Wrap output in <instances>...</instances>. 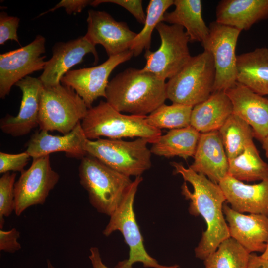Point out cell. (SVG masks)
Instances as JSON below:
<instances>
[{"label":"cell","instance_id":"cell-9","mask_svg":"<svg viewBox=\"0 0 268 268\" xmlns=\"http://www.w3.org/2000/svg\"><path fill=\"white\" fill-rule=\"evenodd\" d=\"M156 29L160 37V46L155 51H145L146 63L142 69L165 81L178 73L191 58L190 40L184 28L178 25L161 22Z\"/></svg>","mask_w":268,"mask_h":268},{"label":"cell","instance_id":"cell-38","mask_svg":"<svg viewBox=\"0 0 268 268\" xmlns=\"http://www.w3.org/2000/svg\"><path fill=\"white\" fill-rule=\"evenodd\" d=\"M89 260L92 268H110L103 262L99 249L96 247H92L90 249Z\"/></svg>","mask_w":268,"mask_h":268},{"label":"cell","instance_id":"cell-39","mask_svg":"<svg viewBox=\"0 0 268 268\" xmlns=\"http://www.w3.org/2000/svg\"><path fill=\"white\" fill-rule=\"evenodd\" d=\"M248 268H268V261L255 253H251Z\"/></svg>","mask_w":268,"mask_h":268},{"label":"cell","instance_id":"cell-31","mask_svg":"<svg viewBox=\"0 0 268 268\" xmlns=\"http://www.w3.org/2000/svg\"><path fill=\"white\" fill-rule=\"evenodd\" d=\"M193 107L180 104H163L146 116V121L151 126L160 130L186 127L190 125Z\"/></svg>","mask_w":268,"mask_h":268},{"label":"cell","instance_id":"cell-16","mask_svg":"<svg viewBox=\"0 0 268 268\" xmlns=\"http://www.w3.org/2000/svg\"><path fill=\"white\" fill-rule=\"evenodd\" d=\"M89 53L98 60L95 46L84 36L67 42L56 43L52 48V56L46 61L43 71L39 77L44 86L50 87L61 83V78L75 65L81 63Z\"/></svg>","mask_w":268,"mask_h":268},{"label":"cell","instance_id":"cell-2","mask_svg":"<svg viewBox=\"0 0 268 268\" xmlns=\"http://www.w3.org/2000/svg\"><path fill=\"white\" fill-rule=\"evenodd\" d=\"M166 83L150 72L129 68L109 82L106 102L120 112L147 116L164 104Z\"/></svg>","mask_w":268,"mask_h":268},{"label":"cell","instance_id":"cell-33","mask_svg":"<svg viewBox=\"0 0 268 268\" xmlns=\"http://www.w3.org/2000/svg\"><path fill=\"white\" fill-rule=\"evenodd\" d=\"M30 158L26 151L18 154L0 152V174L10 171L23 172Z\"/></svg>","mask_w":268,"mask_h":268},{"label":"cell","instance_id":"cell-5","mask_svg":"<svg viewBox=\"0 0 268 268\" xmlns=\"http://www.w3.org/2000/svg\"><path fill=\"white\" fill-rule=\"evenodd\" d=\"M143 178L137 176L127 191L121 203L110 216V220L103 234L106 236L113 232L120 231L129 248V257L119 262L115 268H133L136 263H141L144 267L152 268H177V265L164 266L147 253L143 238L137 223L134 208V201L138 187Z\"/></svg>","mask_w":268,"mask_h":268},{"label":"cell","instance_id":"cell-29","mask_svg":"<svg viewBox=\"0 0 268 268\" xmlns=\"http://www.w3.org/2000/svg\"><path fill=\"white\" fill-rule=\"evenodd\" d=\"M250 255L236 240L229 237L203 261L204 268H248Z\"/></svg>","mask_w":268,"mask_h":268},{"label":"cell","instance_id":"cell-18","mask_svg":"<svg viewBox=\"0 0 268 268\" xmlns=\"http://www.w3.org/2000/svg\"><path fill=\"white\" fill-rule=\"evenodd\" d=\"M224 92L231 102L233 113L248 123L254 138L262 142L268 134V98L238 82Z\"/></svg>","mask_w":268,"mask_h":268},{"label":"cell","instance_id":"cell-6","mask_svg":"<svg viewBox=\"0 0 268 268\" xmlns=\"http://www.w3.org/2000/svg\"><path fill=\"white\" fill-rule=\"evenodd\" d=\"M215 68L212 54L206 50L191 57L166 83L167 99L172 103L194 107L212 93Z\"/></svg>","mask_w":268,"mask_h":268},{"label":"cell","instance_id":"cell-13","mask_svg":"<svg viewBox=\"0 0 268 268\" xmlns=\"http://www.w3.org/2000/svg\"><path fill=\"white\" fill-rule=\"evenodd\" d=\"M134 56L129 50L109 57L102 64L93 67L70 70L61 79V83L72 88L83 99L87 108L99 97L106 98L108 78L112 71L120 64L129 60Z\"/></svg>","mask_w":268,"mask_h":268},{"label":"cell","instance_id":"cell-19","mask_svg":"<svg viewBox=\"0 0 268 268\" xmlns=\"http://www.w3.org/2000/svg\"><path fill=\"white\" fill-rule=\"evenodd\" d=\"M218 184L233 210L268 216V178L250 185L227 175Z\"/></svg>","mask_w":268,"mask_h":268},{"label":"cell","instance_id":"cell-1","mask_svg":"<svg viewBox=\"0 0 268 268\" xmlns=\"http://www.w3.org/2000/svg\"><path fill=\"white\" fill-rule=\"evenodd\" d=\"M171 165L174 168V173L181 175L193 188L191 192L185 182L181 186L182 195L190 201L189 213L201 216L206 224V229L194 250L195 257L204 261L222 241L230 237L223 211L225 196L219 184L204 175L195 172L190 167L186 168L180 163L173 162Z\"/></svg>","mask_w":268,"mask_h":268},{"label":"cell","instance_id":"cell-21","mask_svg":"<svg viewBox=\"0 0 268 268\" xmlns=\"http://www.w3.org/2000/svg\"><path fill=\"white\" fill-rule=\"evenodd\" d=\"M87 140L80 122L63 135H53L44 130L36 132L29 140L25 151L32 158L64 152L69 157L81 159L88 154L85 150Z\"/></svg>","mask_w":268,"mask_h":268},{"label":"cell","instance_id":"cell-4","mask_svg":"<svg viewBox=\"0 0 268 268\" xmlns=\"http://www.w3.org/2000/svg\"><path fill=\"white\" fill-rule=\"evenodd\" d=\"M81 185L90 203L100 213L110 216L121 203L133 181L130 177L106 166L87 154L78 168Z\"/></svg>","mask_w":268,"mask_h":268},{"label":"cell","instance_id":"cell-34","mask_svg":"<svg viewBox=\"0 0 268 268\" xmlns=\"http://www.w3.org/2000/svg\"><path fill=\"white\" fill-rule=\"evenodd\" d=\"M20 19L18 17L8 16L7 13H0V45H3L7 40L15 41L19 43L17 29Z\"/></svg>","mask_w":268,"mask_h":268},{"label":"cell","instance_id":"cell-42","mask_svg":"<svg viewBox=\"0 0 268 268\" xmlns=\"http://www.w3.org/2000/svg\"><path fill=\"white\" fill-rule=\"evenodd\" d=\"M47 268H55V267L52 264L50 260L49 259L47 260Z\"/></svg>","mask_w":268,"mask_h":268},{"label":"cell","instance_id":"cell-23","mask_svg":"<svg viewBox=\"0 0 268 268\" xmlns=\"http://www.w3.org/2000/svg\"><path fill=\"white\" fill-rule=\"evenodd\" d=\"M237 82L261 96L268 95V48L237 56Z\"/></svg>","mask_w":268,"mask_h":268},{"label":"cell","instance_id":"cell-26","mask_svg":"<svg viewBox=\"0 0 268 268\" xmlns=\"http://www.w3.org/2000/svg\"><path fill=\"white\" fill-rule=\"evenodd\" d=\"M201 133L191 125L169 130L152 144L151 153L166 158L194 157Z\"/></svg>","mask_w":268,"mask_h":268},{"label":"cell","instance_id":"cell-7","mask_svg":"<svg viewBox=\"0 0 268 268\" xmlns=\"http://www.w3.org/2000/svg\"><path fill=\"white\" fill-rule=\"evenodd\" d=\"M88 109L83 99L71 87L61 83L44 86L40 99V129L67 134L81 121Z\"/></svg>","mask_w":268,"mask_h":268},{"label":"cell","instance_id":"cell-41","mask_svg":"<svg viewBox=\"0 0 268 268\" xmlns=\"http://www.w3.org/2000/svg\"><path fill=\"white\" fill-rule=\"evenodd\" d=\"M260 256L262 259L268 261V242L265 251Z\"/></svg>","mask_w":268,"mask_h":268},{"label":"cell","instance_id":"cell-25","mask_svg":"<svg viewBox=\"0 0 268 268\" xmlns=\"http://www.w3.org/2000/svg\"><path fill=\"white\" fill-rule=\"evenodd\" d=\"M175 9L166 12L163 22L178 25L186 29L190 42L202 44L207 38L209 29L202 16L201 0H174Z\"/></svg>","mask_w":268,"mask_h":268},{"label":"cell","instance_id":"cell-28","mask_svg":"<svg viewBox=\"0 0 268 268\" xmlns=\"http://www.w3.org/2000/svg\"><path fill=\"white\" fill-rule=\"evenodd\" d=\"M228 160L242 153L253 142V131L245 121L232 113L218 130Z\"/></svg>","mask_w":268,"mask_h":268},{"label":"cell","instance_id":"cell-36","mask_svg":"<svg viewBox=\"0 0 268 268\" xmlns=\"http://www.w3.org/2000/svg\"><path fill=\"white\" fill-rule=\"evenodd\" d=\"M20 237L19 232L13 228L9 230H0V250L5 252L14 253L21 248L18 239Z\"/></svg>","mask_w":268,"mask_h":268},{"label":"cell","instance_id":"cell-10","mask_svg":"<svg viewBox=\"0 0 268 268\" xmlns=\"http://www.w3.org/2000/svg\"><path fill=\"white\" fill-rule=\"evenodd\" d=\"M208 27L209 35L201 45L212 54L214 60L215 79L212 93L225 91L237 82L235 50L242 31L215 21Z\"/></svg>","mask_w":268,"mask_h":268},{"label":"cell","instance_id":"cell-11","mask_svg":"<svg viewBox=\"0 0 268 268\" xmlns=\"http://www.w3.org/2000/svg\"><path fill=\"white\" fill-rule=\"evenodd\" d=\"M59 178L51 167L50 155L33 158L15 183V214L19 216L32 206L43 204Z\"/></svg>","mask_w":268,"mask_h":268},{"label":"cell","instance_id":"cell-27","mask_svg":"<svg viewBox=\"0 0 268 268\" xmlns=\"http://www.w3.org/2000/svg\"><path fill=\"white\" fill-rule=\"evenodd\" d=\"M228 175L240 181L255 182L268 178V164L261 157L254 142L228 160Z\"/></svg>","mask_w":268,"mask_h":268},{"label":"cell","instance_id":"cell-17","mask_svg":"<svg viewBox=\"0 0 268 268\" xmlns=\"http://www.w3.org/2000/svg\"><path fill=\"white\" fill-rule=\"evenodd\" d=\"M223 211L230 237L249 253H263L268 242V216L245 214L233 210L224 203Z\"/></svg>","mask_w":268,"mask_h":268},{"label":"cell","instance_id":"cell-14","mask_svg":"<svg viewBox=\"0 0 268 268\" xmlns=\"http://www.w3.org/2000/svg\"><path fill=\"white\" fill-rule=\"evenodd\" d=\"M87 22V31L84 36L95 46L102 45L109 57L129 50L137 35L126 22L117 21L104 11L89 10Z\"/></svg>","mask_w":268,"mask_h":268},{"label":"cell","instance_id":"cell-43","mask_svg":"<svg viewBox=\"0 0 268 268\" xmlns=\"http://www.w3.org/2000/svg\"><path fill=\"white\" fill-rule=\"evenodd\" d=\"M179 268V267H178V268Z\"/></svg>","mask_w":268,"mask_h":268},{"label":"cell","instance_id":"cell-22","mask_svg":"<svg viewBox=\"0 0 268 268\" xmlns=\"http://www.w3.org/2000/svg\"><path fill=\"white\" fill-rule=\"evenodd\" d=\"M268 18V0H222L216 10L217 22L242 30Z\"/></svg>","mask_w":268,"mask_h":268},{"label":"cell","instance_id":"cell-8","mask_svg":"<svg viewBox=\"0 0 268 268\" xmlns=\"http://www.w3.org/2000/svg\"><path fill=\"white\" fill-rule=\"evenodd\" d=\"M149 141L143 138L133 141L121 139H88L85 150L102 163L123 174L131 177L141 175L151 166Z\"/></svg>","mask_w":268,"mask_h":268},{"label":"cell","instance_id":"cell-37","mask_svg":"<svg viewBox=\"0 0 268 268\" xmlns=\"http://www.w3.org/2000/svg\"><path fill=\"white\" fill-rule=\"evenodd\" d=\"M92 0H62L54 7L40 14L38 17L63 7L68 14L80 13L87 5H90Z\"/></svg>","mask_w":268,"mask_h":268},{"label":"cell","instance_id":"cell-12","mask_svg":"<svg viewBox=\"0 0 268 268\" xmlns=\"http://www.w3.org/2000/svg\"><path fill=\"white\" fill-rule=\"evenodd\" d=\"M46 39L38 35L29 44L0 55V98L8 95L13 85L32 73L43 69L46 61Z\"/></svg>","mask_w":268,"mask_h":268},{"label":"cell","instance_id":"cell-24","mask_svg":"<svg viewBox=\"0 0 268 268\" xmlns=\"http://www.w3.org/2000/svg\"><path fill=\"white\" fill-rule=\"evenodd\" d=\"M232 113L231 102L225 92H213L193 107L190 125L201 133L218 131Z\"/></svg>","mask_w":268,"mask_h":268},{"label":"cell","instance_id":"cell-3","mask_svg":"<svg viewBox=\"0 0 268 268\" xmlns=\"http://www.w3.org/2000/svg\"><path fill=\"white\" fill-rule=\"evenodd\" d=\"M146 117L122 114L101 100L88 109L81 126L85 136L90 140L100 137L114 139L136 137L145 138L153 144L159 139L162 132L149 125Z\"/></svg>","mask_w":268,"mask_h":268},{"label":"cell","instance_id":"cell-32","mask_svg":"<svg viewBox=\"0 0 268 268\" xmlns=\"http://www.w3.org/2000/svg\"><path fill=\"white\" fill-rule=\"evenodd\" d=\"M16 174L7 172L0 178V228L2 229L4 217L9 216L14 211V185Z\"/></svg>","mask_w":268,"mask_h":268},{"label":"cell","instance_id":"cell-35","mask_svg":"<svg viewBox=\"0 0 268 268\" xmlns=\"http://www.w3.org/2000/svg\"><path fill=\"white\" fill-rule=\"evenodd\" d=\"M103 3H112L120 5L127 10L140 23L144 24L146 16L141 0H95L90 5L96 6Z\"/></svg>","mask_w":268,"mask_h":268},{"label":"cell","instance_id":"cell-40","mask_svg":"<svg viewBox=\"0 0 268 268\" xmlns=\"http://www.w3.org/2000/svg\"><path fill=\"white\" fill-rule=\"evenodd\" d=\"M262 147L265 152V155L267 158H268V134L267 136L262 140Z\"/></svg>","mask_w":268,"mask_h":268},{"label":"cell","instance_id":"cell-30","mask_svg":"<svg viewBox=\"0 0 268 268\" xmlns=\"http://www.w3.org/2000/svg\"><path fill=\"white\" fill-rule=\"evenodd\" d=\"M174 0H151L147 8L146 20L141 31L132 41L129 50L134 56L139 55L143 50H149L151 35L154 29L163 22L166 11L172 5Z\"/></svg>","mask_w":268,"mask_h":268},{"label":"cell","instance_id":"cell-20","mask_svg":"<svg viewBox=\"0 0 268 268\" xmlns=\"http://www.w3.org/2000/svg\"><path fill=\"white\" fill-rule=\"evenodd\" d=\"M189 166L218 184L228 172V159L218 131L201 133Z\"/></svg>","mask_w":268,"mask_h":268},{"label":"cell","instance_id":"cell-15","mask_svg":"<svg viewBox=\"0 0 268 268\" xmlns=\"http://www.w3.org/2000/svg\"><path fill=\"white\" fill-rule=\"evenodd\" d=\"M15 85L22 93L19 111L16 116L7 114L0 121L1 130L13 137L27 134L39 126L41 94L44 87L39 78L29 76Z\"/></svg>","mask_w":268,"mask_h":268}]
</instances>
